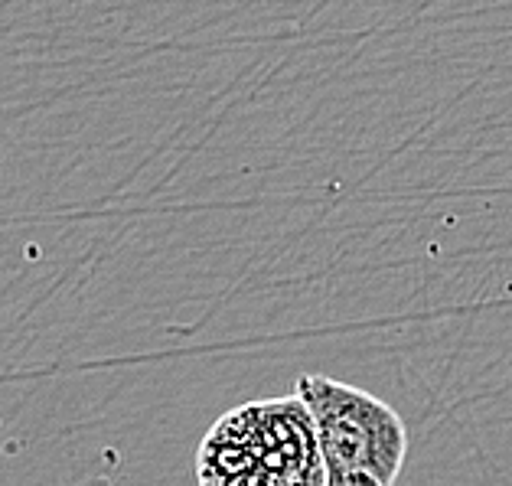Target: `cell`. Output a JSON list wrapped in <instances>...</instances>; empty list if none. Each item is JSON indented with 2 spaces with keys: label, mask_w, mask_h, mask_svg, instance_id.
Wrapping results in <instances>:
<instances>
[{
  "label": "cell",
  "mask_w": 512,
  "mask_h": 486,
  "mask_svg": "<svg viewBox=\"0 0 512 486\" xmlns=\"http://www.w3.org/2000/svg\"><path fill=\"white\" fill-rule=\"evenodd\" d=\"M199 486H323L314 421L294 392L226 411L196 451Z\"/></svg>",
  "instance_id": "cell-1"
},
{
  "label": "cell",
  "mask_w": 512,
  "mask_h": 486,
  "mask_svg": "<svg viewBox=\"0 0 512 486\" xmlns=\"http://www.w3.org/2000/svg\"><path fill=\"white\" fill-rule=\"evenodd\" d=\"M294 395L314 421L323 486H395L408 431L389 402L330 376H301Z\"/></svg>",
  "instance_id": "cell-2"
}]
</instances>
